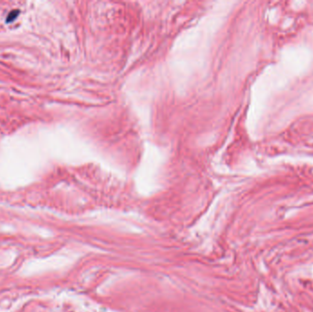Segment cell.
I'll return each instance as SVG.
<instances>
[{
    "instance_id": "cell-1",
    "label": "cell",
    "mask_w": 313,
    "mask_h": 312,
    "mask_svg": "<svg viewBox=\"0 0 313 312\" xmlns=\"http://www.w3.org/2000/svg\"><path fill=\"white\" fill-rule=\"evenodd\" d=\"M62 261L60 257H50L46 259H36L28 262L22 267L21 273L23 275H32L40 274L42 272L51 270L52 268H57Z\"/></svg>"
}]
</instances>
